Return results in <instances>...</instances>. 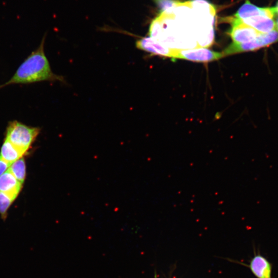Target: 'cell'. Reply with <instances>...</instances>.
<instances>
[{"label": "cell", "mask_w": 278, "mask_h": 278, "mask_svg": "<svg viewBox=\"0 0 278 278\" xmlns=\"http://www.w3.org/2000/svg\"><path fill=\"white\" fill-rule=\"evenodd\" d=\"M45 36L41 45L19 67L13 77L0 85V89L12 85H27L42 82H63L64 79L52 70L45 54Z\"/></svg>", "instance_id": "cell-1"}, {"label": "cell", "mask_w": 278, "mask_h": 278, "mask_svg": "<svg viewBox=\"0 0 278 278\" xmlns=\"http://www.w3.org/2000/svg\"><path fill=\"white\" fill-rule=\"evenodd\" d=\"M39 127L27 126L18 121L9 122L5 132L6 140L26 154L41 133Z\"/></svg>", "instance_id": "cell-2"}, {"label": "cell", "mask_w": 278, "mask_h": 278, "mask_svg": "<svg viewBox=\"0 0 278 278\" xmlns=\"http://www.w3.org/2000/svg\"><path fill=\"white\" fill-rule=\"evenodd\" d=\"M278 42V29L268 33H260L253 41L242 44L232 43L222 53L223 56L236 53L255 51Z\"/></svg>", "instance_id": "cell-3"}, {"label": "cell", "mask_w": 278, "mask_h": 278, "mask_svg": "<svg viewBox=\"0 0 278 278\" xmlns=\"http://www.w3.org/2000/svg\"><path fill=\"white\" fill-rule=\"evenodd\" d=\"M222 53L215 52L207 48L175 49L173 58L185 59L194 62L208 63L223 57Z\"/></svg>", "instance_id": "cell-4"}, {"label": "cell", "mask_w": 278, "mask_h": 278, "mask_svg": "<svg viewBox=\"0 0 278 278\" xmlns=\"http://www.w3.org/2000/svg\"><path fill=\"white\" fill-rule=\"evenodd\" d=\"M260 33L252 27L244 23L242 20L235 16L232 17V28L229 34L233 43L242 44L251 42Z\"/></svg>", "instance_id": "cell-5"}, {"label": "cell", "mask_w": 278, "mask_h": 278, "mask_svg": "<svg viewBox=\"0 0 278 278\" xmlns=\"http://www.w3.org/2000/svg\"><path fill=\"white\" fill-rule=\"evenodd\" d=\"M136 46L141 50L154 55L171 58L173 57L175 49L165 46L150 36L139 40L136 43Z\"/></svg>", "instance_id": "cell-6"}, {"label": "cell", "mask_w": 278, "mask_h": 278, "mask_svg": "<svg viewBox=\"0 0 278 278\" xmlns=\"http://www.w3.org/2000/svg\"><path fill=\"white\" fill-rule=\"evenodd\" d=\"M277 15H278L277 7L261 8L252 4L249 0H246L245 3L238 10L234 16L243 21L258 16H265L275 18Z\"/></svg>", "instance_id": "cell-7"}, {"label": "cell", "mask_w": 278, "mask_h": 278, "mask_svg": "<svg viewBox=\"0 0 278 278\" xmlns=\"http://www.w3.org/2000/svg\"><path fill=\"white\" fill-rule=\"evenodd\" d=\"M248 266L257 278H273L272 264L260 253L255 254Z\"/></svg>", "instance_id": "cell-8"}, {"label": "cell", "mask_w": 278, "mask_h": 278, "mask_svg": "<svg viewBox=\"0 0 278 278\" xmlns=\"http://www.w3.org/2000/svg\"><path fill=\"white\" fill-rule=\"evenodd\" d=\"M22 187L23 184L8 169L0 177V192L7 194L14 200L21 193Z\"/></svg>", "instance_id": "cell-9"}, {"label": "cell", "mask_w": 278, "mask_h": 278, "mask_svg": "<svg viewBox=\"0 0 278 278\" xmlns=\"http://www.w3.org/2000/svg\"><path fill=\"white\" fill-rule=\"evenodd\" d=\"M260 33H270L277 29L274 18L265 16H258L242 21Z\"/></svg>", "instance_id": "cell-10"}, {"label": "cell", "mask_w": 278, "mask_h": 278, "mask_svg": "<svg viewBox=\"0 0 278 278\" xmlns=\"http://www.w3.org/2000/svg\"><path fill=\"white\" fill-rule=\"evenodd\" d=\"M25 154L5 139L1 148L0 158L5 162L11 165L20 159L23 158Z\"/></svg>", "instance_id": "cell-11"}, {"label": "cell", "mask_w": 278, "mask_h": 278, "mask_svg": "<svg viewBox=\"0 0 278 278\" xmlns=\"http://www.w3.org/2000/svg\"><path fill=\"white\" fill-rule=\"evenodd\" d=\"M8 170L20 183L23 184L26 175V164L24 158L20 159L10 165Z\"/></svg>", "instance_id": "cell-12"}, {"label": "cell", "mask_w": 278, "mask_h": 278, "mask_svg": "<svg viewBox=\"0 0 278 278\" xmlns=\"http://www.w3.org/2000/svg\"><path fill=\"white\" fill-rule=\"evenodd\" d=\"M15 200L11 197L2 192H0V215L4 220L7 216L9 208Z\"/></svg>", "instance_id": "cell-13"}, {"label": "cell", "mask_w": 278, "mask_h": 278, "mask_svg": "<svg viewBox=\"0 0 278 278\" xmlns=\"http://www.w3.org/2000/svg\"><path fill=\"white\" fill-rule=\"evenodd\" d=\"M154 1L161 11L163 12L173 8L178 3L174 0H154Z\"/></svg>", "instance_id": "cell-14"}, {"label": "cell", "mask_w": 278, "mask_h": 278, "mask_svg": "<svg viewBox=\"0 0 278 278\" xmlns=\"http://www.w3.org/2000/svg\"><path fill=\"white\" fill-rule=\"evenodd\" d=\"M10 165H11L3 161L0 158V177L8 170Z\"/></svg>", "instance_id": "cell-15"}, {"label": "cell", "mask_w": 278, "mask_h": 278, "mask_svg": "<svg viewBox=\"0 0 278 278\" xmlns=\"http://www.w3.org/2000/svg\"><path fill=\"white\" fill-rule=\"evenodd\" d=\"M276 24H277V29H278V19H277V22H276Z\"/></svg>", "instance_id": "cell-16"}]
</instances>
